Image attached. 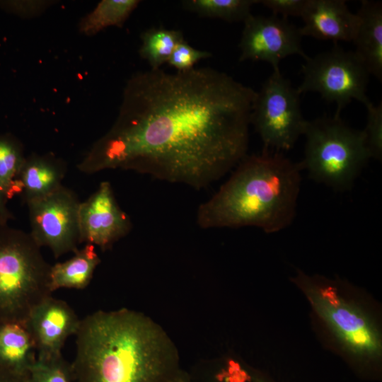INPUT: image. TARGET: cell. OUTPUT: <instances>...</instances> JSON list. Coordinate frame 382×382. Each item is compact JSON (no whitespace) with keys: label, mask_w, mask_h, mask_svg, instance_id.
Here are the masks:
<instances>
[{"label":"cell","mask_w":382,"mask_h":382,"mask_svg":"<svg viewBox=\"0 0 382 382\" xmlns=\"http://www.w3.org/2000/svg\"><path fill=\"white\" fill-rule=\"evenodd\" d=\"M257 92L209 68L139 73L120 115L78 164L83 173L120 169L195 190L247 154Z\"/></svg>","instance_id":"1"},{"label":"cell","mask_w":382,"mask_h":382,"mask_svg":"<svg viewBox=\"0 0 382 382\" xmlns=\"http://www.w3.org/2000/svg\"><path fill=\"white\" fill-rule=\"evenodd\" d=\"M75 336L72 382H168L180 370L163 331L132 310L89 314Z\"/></svg>","instance_id":"2"},{"label":"cell","mask_w":382,"mask_h":382,"mask_svg":"<svg viewBox=\"0 0 382 382\" xmlns=\"http://www.w3.org/2000/svg\"><path fill=\"white\" fill-rule=\"evenodd\" d=\"M229 178L197 210L204 229L254 226L266 233L288 227L296 214L302 166L282 152L245 156Z\"/></svg>","instance_id":"3"},{"label":"cell","mask_w":382,"mask_h":382,"mask_svg":"<svg viewBox=\"0 0 382 382\" xmlns=\"http://www.w3.org/2000/svg\"><path fill=\"white\" fill-rule=\"evenodd\" d=\"M29 233L0 227V320H25L52 295L50 265Z\"/></svg>","instance_id":"4"},{"label":"cell","mask_w":382,"mask_h":382,"mask_svg":"<svg viewBox=\"0 0 382 382\" xmlns=\"http://www.w3.org/2000/svg\"><path fill=\"white\" fill-rule=\"evenodd\" d=\"M302 169L311 178L335 190L351 188L371 158L364 131L348 126L340 116L307 121Z\"/></svg>","instance_id":"5"},{"label":"cell","mask_w":382,"mask_h":382,"mask_svg":"<svg viewBox=\"0 0 382 382\" xmlns=\"http://www.w3.org/2000/svg\"><path fill=\"white\" fill-rule=\"evenodd\" d=\"M298 281L306 288L318 316L347 350L364 357L379 354L378 332L360 307L339 294L335 286L328 281L302 274Z\"/></svg>","instance_id":"6"},{"label":"cell","mask_w":382,"mask_h":382,"mask_svg":"<svg viewBox=\"0 0 382 382\" xmlns=\"http://www.w3.org/2000/svg\"><path fill=\"white\" fill-rule=\"evenodd\" d=\"M299 96L279 68L273 69L257 92L251 123L262 141L263 150L288 151L303 134L308 120L303 117Z\"/></svg>","instance_id":"7"},{"label":"cell","mask_w":382,"mask_h":382,"mask_svg":"<svg viewBox=\"0 0 382 382\" xmlns=\"http://www.w3.org/2000/svg\"><path fill=\"white\" fill-rule=\"evenodd\" d=\"M302 83L299 93L316 92L322 98L337 105L336 116L352 100L365 105L369 74L354 51L335 43L330 50L308 57L302 66Z\"/></svg>","instance_id":"8"},{"label":"cell","mask_w":382,"mask_h":382,"mask_svg":"<svg viewBox=\"0 0 382 382\" xmlns=\"http://www.w3.org/2000/svg\"><path fill=\"white\" fill-rule=\"evenodd\" d=\"M80 204L75 192L63 185L46 197L27 204L30 235L40 248H48L56 258L74 253L81 244Z\"/></svg>","instance_id":"9"},{"label":"cell","mask_w":382,"mask_h":382,"mask_svg":"<svg viewBox=\"0 0 382 382\" xmlns=\"http://www.w3.org/2000/svg\"><path fill=\"white\" fill-rule=\"evenodd\" d=\"M239 48L240 61H263L273 69H278L281 60L298 54L308 57L301 46L299 28L287 18L250 14L244 21Z\"/></svg>","instance_id":"10"},{"label":"cell","mask_w":382,"mask_h":382,"mask_svg":"<svg viewBox=\"0 0 382 382\" xmlns=\"http://www.w3.org/2000/svg\"><path fill=\"white\" fill-rule=\"evenodd\" d=\"M81 243L110 249L132 228L129 215L119 205L112 185L103 181L79 207Z\"/></svg>","instance_id":"11"},{"label":"cell","mask_w":382,"mask_h":382,"mask_svg":"<svg viewBox=\"0 0 382 382\" xmlns=\"http://www.w3.org/2000/svg\"><path fill=\"white\" fill-rule=\"evenodd\" d=\"M25 322L37 357H48L62 354L66 340L76 334L81 319L66 301L50 295L31 311Z\"/></svg>","instance_id":"12"},{"label":"cell","mask_w":382,"mask_h":382,"mask_svg":"<svg viewBox=\"0 0 382 382\" xmlns=\"http://www.w3.org/2000/svg\"><path fill=\"white\" fill-rule=\"evenodd\" d=\"M301 36L318 40L352 42L359 17L351 12L344 0H308L301 16Z\"/></svg>","instance_id":"13"},{"label":"cell","mask_w":382,"mask_h":382,"mask_svg":"<svg viewBox=\"0 0 382 382\" xmlns=\"http://www.w3.org/2000/svg\"><path fill=\"white\" fill-rule=\"evenodd\" d=\"M358 27L354 51L368 73L382 81V4L364 0L357 13Z\"/></svg>","instance_id":"14"},{"label":"cell","mask_w":382,"mask_h":382,"mask_svg":"<svg viewBox=\"0 0 382 382\" xmlns=\"http://www.w3.org/2000/svg\"><path fill=\"white\" fill-rule=\"evenodd\" d=\"M66 173L65 164L51 156L25 158L18 172L16 189L25 204L40 199L62 185Z\"/></svg>","instance_id":"15"},{"label":"cell","mask_w":382,"mask_h":382,"mask_svg":"<svg viewBox=\"0 0 382 382\" xmlns=\"http://www.w3.org/2000/svg\"><path fill=\"white\" fill-rule=\"evenodd\" d=\"M36 359L25 320H0V370L25 377Z\"/></svg>","instance_id":"16"},{"label":"cell","mask_w":382,"mask_h":382,"mask_svg":"<svg viewBox=\"0 0 382 382\" xmlns=\"http://www.w3.org/2000/svg\"><path fill=\"white\" fill-rule=\"evenodd\" d=\"M100 259L95 246L90 244L78 249L69 260L51 266L50 289H83L91 282Z\"/></svg>","instance_id":"17"},{"label":"cell","mask_w":382,"mask_h":382,"mask_svg":"<svg viewBox=\"0 0 382 382\" xmlns=\"http://www.w3.org/2000/svg\"><path fill=\"white\" fill-rule=\"evenodd\" d=\"M25 158L21 145L13 137L0 135V227L14 218L8 203Z\"/></svg>","instance_id":"18"},{"label":"cell","mask_w":382,"mask_h":382,"mask_svg":"<svg viewBox=\"0 0 382 382\" xmlns=\"http://www.w3.org/2000/svg\"><path fill=\"white\" fill-rule=\"evenodd\" d=\"M141 40L139 54L151 69H157L168 62L175 46L184 37L180 30L158 28L146 30L141 35Z\"/></svg>","instance_id":"19"},{"label":"cell","mask_w":382,"mask_h":382,"mask_svg":"<svg viewBox=\"0 0 382 382\" xmlns=\"http://www.w3.org/2000/svg\"><path fill=\"white\" fill-rule=\"evenodd\" d=\"M255 0H186L183 7L204 17L215 18L228 22L244 21L250 14Z\"/></svg>","instance_id":"20"},{"label":"cell","mask_w":382,"mask_h":382,"mask_svg":"<svg viewBox=\"0 0 382 382\" xmlns=\"http://www.w3.org/2000/svg\"><path fill=\"white\" fill-rule=\"evenodd\" d=\"M139 4L137 0H103L83 21L82 31L94 34L112 25H121Z\"/></svg>","instance_id":"21"},{"label":"cell","mask_w":382,"mask_h":382,"mask_svg":"<svg viewBox=\"0 0 382 382\" xmlns=\"http://www.w3.org/2000/svg\"><path fill=\"white\" fill-rule=\"evenodd\" d=\"M24 382H72L71 364L62 354L37 357L25 376Z\"/></svg>","instance_id":"22"},{"label":"cell","mask_w":382,"mask_h":382,"mask_svg":"<svg viewBox=\"0 0 382 382\" xmlns=\"http://www.w3.org/2000/svg\"><path fill=\"white\" fill-rule=\"evenodd\" d=\"M367 121L363 130L371 158L381 159L382 155V103L373 104L370 100L365 105Z\"/></svg>","instance_id":"23"},{"label":"cell","mask_w":382,"mask_h":382,"mask_svg":"<svg viewBox=\"0 0 382 382\" xmlns=\"http://www.w3.org/2000/svg\"><path fill=\"white\" fill-rule=\"evenodd\" d=\"M211 55L210 52L197 50L183 40L177 44L167 63L178 71H185L193 69L197 62Z\"/></svg>","instance_id":"24"},{"label":"cell","mask_w":382,"mask_h":382,"mask_svg":"<svg viewBox=\"0 0 382 382\" xmlns=\"http://www.w3.org/2000/svg\"><path fill=\"white\" fill-rule=\"evenodd\" d=\"M207 382H263L253 372L235 361L228 362L216 369Z\"/></svg>","instance_id":"25"},{"label":"cell","mask_w":382,"mask_h":382,"mask_svg":"<svg viewBox=\"0 0 382 382\" xmlns=\"http://www.w3.org/2000/svg\"><path fill=\"white\" fill-rule=\"evenodd\" d=\"M308 0H261L258 3L270 9L273 15L280 14L282 18L301 17Z\"/></svg>","instance_id":"26"},{"label":"cell","mask_w":382,"mask_h":382,"mask_svg":"<svg viewBox=\"0 0 382 382\" xmlns=\"http://www.w3.org/2000/svg\"><path fill=\"white\" fill-rule=\"evenodd\" d=\"M24 378L0 370V382H24Z\"/></svg>","instance_id":"27"},{"label":"cell","mask_w":382,"mask_h":382,"mask_svg":"<svg viewBox=\"0 0 382 382\" xmlns=\"http://www.w3.org/2000/svg\"><path fill=\"white\" fill-rule=\"evenodd\" d=\"M168 382H191L190 376L185 372L180 370Z\"/></svg>","instance_id":"28"}]
</instances>
